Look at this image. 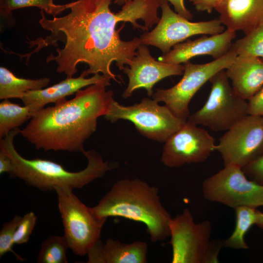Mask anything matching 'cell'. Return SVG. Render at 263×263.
<instances>
[{
	"label": "cell",
	"mask_w": 263,
	"mask_h": 263,
	"mask_svg": "<svg viewBox=\"0 0 263 263\" xmlns=\"http://www.w3.org/2000/svg\"><path fill=\"white\" fill-rule=\"evenodd\" d=\"M114 0H77L73 1L69 14L53 19H47L40 10L39 23L51 34L30 41V47H37L29 55L60 40L64 47L56 48L57 55L50 54L46 60L56 62L57 73L72 77L77 72L78 64L84 63L88 66L81 73L85 76L101 73L120 83L117 78H121L112 71L111 65L115 62L123 70L142 44L140 38L128 41L121 39L125 22L132 23L134 29L148 31L147 27H151L156 20L157 10L153 0H131L114 13L110 8Z\"/></svg>",
	"instance_id": "obj_1"
},
{
	"label": "cell",
	"mask_w": 263,
	"mask_h": 263,
	"mask_svg": "<svg viewBox=\"0 0 263 263\" xmlns=\"http://www.w3.org/2000/svg\"><path fill=\"white\" fill-rule=\"evenodd\" d=\"M111 79L108 77L79 90L70 100L39 110L20 133L38 150L82 153L98 118L109 113L114 100L113 92L106 88Z\"/></svg>",
	"instance_id": "obj_2"
},
{
	"label": "cell",
	"mask_w": 263,
	"mask_h": 263,
	"mask_svg": "<svg viewBox=\"0 0 263 263\" xmlns=\"http://www.w3.org/2000/svg\"><path fill=\"white\" fill-rule=\"evenodd\" d=\"M91 209L100 218L119 217L144 224L152 242L170 236L172 218L161 203L158 188L139 179L118 180Z\"/></svg>",
	"instance_id": "obj_3"
},
{
	"label": "cell",
	"mask_w": 263,
	"mask_h": 263,
	"mask_svg": "<svg viewBox=\"0 0 263 263\" xmlns=\"http://www.w3.org/2000/svg\"><path fill=\"white\" fill-rule=\"evenodd\" d=\"M20 131L19 128L15 129L0 139V151L12 160L13 169L9 174L11 177L19 178L28 186L41 191H53L57 188H81L114 168L94 150L82 152L88 163L84 169L78 172L67 170L61 165L52 161L25 158L19 153L14 144L15 137Z\"/></svg>",
	"instance_id": "obj_4"
},
{
	"label": "cell",
	"mask_w": 263,
	"mask_h": 263,
	"mask_svg": "<svg viewBox=\"0 0 263 263\" xmlns=\"http://www.w3.org/2000/svg\"><path fill=\"white\" fill-rule=\"evenodd\" d=\"M172 263H217L224 240H211L209 221L196 223L188 208L169 222Z\"/></svg>",
	"instance_id": "obj_5"
},
{
	"label": "cell",
	"mask_w": 263,
	"mask_h": 263,
	"mask_svg": "<svg viewBox=\"0 0 263 263\" xmlns=\"http://www.w3.org/2000/svg\"><path fill=\"white\" fill-rule=\"evenodd\" d=\"M225 70L215 74L208 97L204 106L188 119L214 132L227 131L247 115L248 102L238 95L230 84Z\"/></svg>",
	"instance_id": "obj_6"
},
{
	"label": "cell",
	"mask_w": 263,
	"mask_h": 263,
	"mask_svg": "<svg viewBox=\"0 0 263 263\" xmlns=\"http://www.w3.org/2000/svg\"><path fill=\"white\" fill-rule=\"evenodd\" d=\"M58 207L64 236L75 254L83 256L100 239L107 219L100 218L68 188H57Z\"/></svg>",
	"instance_id": "obj_7"
},
{
	"label": "cell",
	"mask_w": 263,
	"mask_h": 263,
	"mask_svg": "<svg viewBox=\"0 0 263 263\" xmlns=\"http://www.w3.org/2000/svg\"><path fill=\"white\" fill-rule=\"evenodd\" d=\"M238 56L231 46L222 57L204 64L184 63V72L181 79L169 89H158L152 99L163 102L177 117L188 120L190 112L188 105L197 92L217 72L226 69Z\"/></svg>",
	"instance_id": "obj_8"
},
{
	"label": "cell",
	"mask_w": 263,
	"mask_h": 263,
	"mask_svg": "<svg viewBox=\"0 0 263 263\" xmlns=\"http://www.w3.org/2000/svg\"><path fill=\"white\" fill-rule=\"evenodd\" d=\"M104 117L112 123L120 119L130 121L141 134L160 142L166 141L187 121L176 116L166 105H159L158 101L149 98L131 106L114 100Z\"/></svg>",
	"instance_id": "obj_9"
},
{
	"label": "cell",
	"mask_w": 263,
	"mask_h": 263,
	"mask_svg": "<svg viewBox=\"0 0 263 263\" xmlns=\"http://www.w3.org/2000/svg\"><path fill=\"white\" fill-rule=\"evenodd\" d=\"M224 166L203 182L202 191L205 199L234 209L263 206V185L249 179L239 167Z\"/></svg>",
	"instance_id": "obj_10"
},
{
	"label": "cell",
	"mask_w": 263,
	"mask_h": 263,
	"mask_svg": "<svg viewBox=\"0 0 263 263\" xmlns=\"http://www.w3.org/2000/svg\"><path fill=\"white\" fill-rule=\"evenodd\" d=\"M160 8L162 15L159 21L153 30L143 34L140 38L142 44L155 46L164 54L192 36L213 35L224 31V25L219 19L191 22L174 12L166 0H162Z\"/></svg>",
	"instance_id": "obj_11"
},
{
	"label": "cell",
	"mask_w": 263,
	"mask_h": 263,
	"mask_svg": "<svg viewBox=\"0 0 263 263\" xmlns=\"http://www.w3.org/2000/svg\"><path fill=\"white\" fill-rule=\"evenodd\" d=\"M224 166L242 169L263 153V117L248 114L219 139L216 147Z\"/></svg>",
	"instance_id": "obj_12"
},
{
	"label": "cell",
	"mask_w": 263,
	"mask_h": 263,
	"mask_svg": "<svg viewBox=\"0 0 263 263\" xmlns=\"http://www.w3.org/2000/svg\"><path fill=\"white\" fill-rule=\"evenodd\" d=\"M215 142L206 130L188 120L165 142L161 161L170 168L203 163L216 150Z\"/></svg>",
	"instance_id": "obj_13"
},
{
	"label": "cell",
	"mask_w": 263,
	"mask_h": 263,
	"mask_svg": "<svg viewBox=\"0 0 263 263\" xmlns=\"http://www.w3.org/2000/svg\"><path fill=\"white\" fill-rule=\"evenodd\" d=\"M123 69L129 78V83L122 94L125 98L130 97L132 93L140 88H144L149 96H152L153 87L163 79L172 76L181 75L184 72V65L157 60L150 54L146 45L141 44L135 56Z\"/></svg>",
	"instance_id": "obj_14"
},
{
	"label": "cell",
	"mask_w": 263,
	"mask_h": 263,
	"mask_svg": "<svg viewBox=\"0 0 263 263\" xmlns=\"http://www.w3.org/2000/svg\"><path fill=\"white\" fill-rule=\"evenodd\" d=\"M236 31L226 29L221 33L207 37L204 36L193 40H188L174 45L158 60L172 64H182L192 57L209 55L214 59L225 54L230 49Z\"/></svg>",
	"instance_id": "obj_15"
},
{
	"label": "cell",
	"mask_w": 263,
	"mask_h": 263,
	"mask_svg": "<svg viewBox=\"0 0 263 263\" xmlns=\"http://www.w3.org/2000/svg\"><path fill=\"white\" fill-rule=\"evenodd\" d=\"M108 77L98 74L91 77L86 78L81 73L77 77H66L58 83L49 87L29 91L20 99L24 105L29 107L34 115L44 108L46 105L57 103L66 99V97L75 94L83 88L102 81Z\"/></svg>",
	"instance_id": "obj_16"
},
{
	"label": "cell",
	"mask_w": 263,
	"mask_h": 263,
	"mask_svg": "<svg viewBox=\"0 0 263 263\" xmlns=\"http://www.w3.org/2000/svg\"><path fill=\"white\" fill-rule=\"evenodd\" d=\"M215 10L226 29L245 35L263 23V0H226Z\"/></svg>",
	"instance_id": "obj_17"
},
{
	"label": "cell",
	"mask_w": 263,
	"mask_h": 263,
	"mask_svg": "<svg viewBox=\"0 0 263 263\" xmlns=\"http://www.w3.org/2000/svg\"><path fill=\"white\" fill-rule=\"evenodd\" d=\"M225 70L235 93L245 100L263 86V58L237 56Z\"/></svg>",
	"instance_id": "obj_18"
},
{
	"label": "cell",
	"mask_w": 263,
	"mask_h": 263,
	"mask_svg": "<svg viewBox=\"0 0 263 263\" xmlns=\"http://www.w3.org/2000/svg\"><path fill=\"white\" fill-rule=\"evenodd\" d=\"M148 245L137 241L124 244L113 239L105 243L99 239L89 250L88 263H146Z\"/></svg>",
	"instance_id": "obj_19"
},
{
	"label": "cell",
	"mask_w": 263,
	"mask_h": 263,
	"mask_svg": "<svg viewBox=\"0 0 263 263\" xmlns=\"http://www.w3.org/2000/svg\"><path fill=\"white\" fill-rule=\"evenodd\" d=\"M47 77L32 79L19 77L7 68L0 67V99H21L30 91L43 89L50 83Z\"/></svg>",
	"instance_id": "obj_20"
},
{
	"label": "cell",
	"mask_w": 263,
	"mask_h": 263,
	"mask_svg": "<svg viewBox=\"0 0 263 263\" xmlns=\"http://www.w3.org/2000/svg\"><path fill=\"white\" fill-rule=\"evenodd\" d=\"M234 210L235 227L231 235L224 240V246L233 249H246L249 247L244 240L245 235L253 225L257 224L259 210L257 208L245 206Z\"/></svg>",
	"instance_id": "obj_21"
},
{
	"label": "cell",
	"mask_w": 263,
	"mask_h": 263,
	"mask_svg": "<svg viewBox=\"0 0 263 263\" xmlns=\"http://www.w3.org/2000/svg\"><path fill=\"white\" fill-rule=\"evenodd\" d=\"M29 107L3 99L0 103V138L2 139L15 129L19 128L33 116Z\"/></svg>",
	"instance_id": "obj_22"
},
{
	"label": "cell",
	"mask_w": 263,
	"mask_h": 263,
	"mask_svg": "<svg viewBox=\"0 0 263 263\" xmlns=\"http://www.w3.org/2000/svg\"><path fill=\"white\" fill-rule=\"evenodd\" d=\"M72 3L56 4L54 0H0V14L2 18H6L16 9L35 7L54 17L66 9H70Z\"/></svg>",
	"instance_id": "obj_23"
},
{
	"label": "cell",
	"mask_w": 263,
	"mask_h": 263,
	"mask_svg": "<svg viewBox=\"0 0 263 263\" xmlns=\"http://www.w3.org/2000/svg\"><path fill=\"white\" fill-rule=\"evenodd\" d=\"M69 248L64 236L49 237L42 243L36 261L38 263H67L66 251Z\"/></svg>",
	"instance_id": "obj_24"
},
{
	"label": "cell",
	"mask_w": 263,
	"mask_h": 263,
	"mask_svg": "<svg viewBox=\"0 0 263 263\" xmlns=\"http://www.w3.org/2000/svg\"><path fill=\"white\" fill-rule=\"evenodd\" d=\"M232 46L238 56L263 58V23L232 43Z\"/></svg>",
	"instance_id": "obj_25"
},
{
	"label": "cell",
	"mask_w": 263,
	"mask_h": 263,
	"mask_svg": "<svg viewBox=\"0 0 263 263\" xmlns=\"http://www.w3.org/2000/svg\"><path fill=\"white\" fill-rule=\"evenodd\" d=\"M21 219V216L15 215L10 222L3 224L0 231V258L8 252H11L18 260L21 262L25 261L24 258L13 250V246L15 244V232Z\"/></svg>",
	"instance_id": "obj_26"
},
{
	"label": "cell",
	"mask_w": 263,
	"mask_h": 263,
	"mask_svg": "<svg viewBox=\"0 0 263 263\" xmlns=\"http://www.w3.org/2000/svg\"><path fill=\"white\" fill-rule=\"evenodd\" d=\"M37 217L35 213L31 211L25 214L20 220L15 232V244H23L28 242L35 227Z\"/></svg>",
	"instance_id": "obj_27"
},
{
	"label": "cell",
	"mask_w": 263,
	"mask_h": 263,
	"mask_svg": "<svg viewBox=\"0 0 263 263\" xmlns=\"http://www.w3.org/2000/svg\"><path fill=\"white\" fill-rule=\"evenodd\" d=\"M242 170L249 179L263 185V153Z\"/></svg>",
	"instance_id": "obj_28"
},
{
	"label": "cell",
	"mask_w": 263,
	"mask_h": 263,
	"mask_svg": "<svg viewBox=\"0 0 263 263\" xmlns=\"http://www.w3.org/2000/svg\"><path fill=\"white\" fill-rule=\"evenodd\" d=\"M248 114L263 117V86L248 100Z\"/></svg>",
	"instance_id": "obj_29"
},
{
	"label": "cell",
	"mask_w": 263,
	"mask_h": 263,
	"mask_svg": "<svg viewBox=\"0 0 263 263\" xmlns=\"http://www.w3.org/2000/svg\"><path fill=\"white\" fill-rule=\"evenodd\" d=\"M198 12L211 13L221 5L224 0H189Z\"/></svg>",
	"instance_id": "obj_30"
},
{
	"label": "cell",
	"mask_w": 263,
	"mask_h": 263,
	"mask_svg": "<svg viewBox=\"0 0 263 263\" xmlns=\"http://www.w3.org/2000/svg\"><path fill=\"white\" fill-rule=\"evenodd\" d=\"M170 2L173 6L176 12L185 18L190 20L192 18V14L186 7L184 0H166Z\"/></svg>",
	"instance_id": "obj_31"
},
{
	"label": "cell",
	"mask_w": 263,
	"mask_h": 263,
	"mask_svg": "<svg viewBox=\"0 0 263 263\" xmlns=\"http://www.w3.org/2000/svg\"><path fill=\"white\" fill-rule=\"evenodd\" d=\"M13 169V164L10 158L4 153L0 151V173L9 174Z\"/></svg>",
	"instance_id": "obj_32"
},
{
	"label": "cell",
	"mask_w": 263,
	"mask_h": 263,
	"mask_svg": "<svg viewBox=\"0 0 263 263\" xmlns=\"http://www.w3.org/2000/svg\"><path fill=\"white\" fill-rule=\"evenodd\" d=\"M256 225L263 229V213L260 211L258 212V221Z\"/></svg>",
	"instance_id": "obj_33"
},
{
	"label": "cell",
	"mask_w": 263,
	"mask_h": 263,
	"mask_svg": "<svg viewBox=\"0 0 263 263\" xmlns=\"http://www.w3.org/2000/svg\"><path fill=\"white\" fill-rule=\"evenodd\" d=\"M131 0H114L113 3L119 6H123L125 3Z\"/></svg>",
	"instance_id": "obj_34"
},
{
	"label": "cell",
	"mask_w": 263,
	"mask_h": 263,
	"mask_svg": "<svg viewBox=\"0 0 263 263\" xmlns=\"http://www.w3.org/2000/svg\"><path fill=\"white\" fill-rule=\"evenodd\" d=\"M225 0H224V2L225 1Z\"/></svg>",
	"instance_id": "obj_35"
}]
</instances>
